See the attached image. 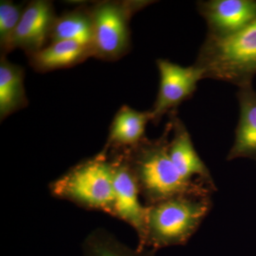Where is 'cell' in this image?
<instances>
[{
  "mask_svg": "<svg viewBox=\"0 0 256 256\" xmlns=\"http://www.w3.org/2000/svg\"><path fill=\"white\" fill-rule=\"evenodd\" d=\"M172 130L170 120L158 139H146L136 148L124 150L146 206L180 195H210L214 191L202 184L186 181L178 172L169 154Z\"/></svg>",
  "mask_w": 256,
  "mask_h": 256,
  "instance_id": "cell-1",
  "label": "cell"
},
{
  "mask_svg": "<svg viewBox=\"0 0 256 256\" xmlns=\"http://www.w3.org/2000/svg\"><path fill=\"white\" fill-rule=\"evenodd\" d=\"M146 235L140 250L186 245L210 214V195H180L146 206Z\"/></svg>",
  "mask_w": 256,
  "mask_h": 256,
  "instance_id": "cell-2",
  "label": "cell"
},
{
  "mask_svg": "<svg viewBox=\"0 0 256 256\" xmlns=\"http://www.w3.org/2000/svg\"><path fill=\"white\" fill-rule=\"evenodd\" d=\"M194 64L203 70L204 78L238 88L252 84L256 76V18L229 36H207Z\"/></svg>",
  "mask_w": 256,
  "mask_h": 256,
  "instance_id": "cell-3",
  "label": "cell"
},
{
  "mask_svg": "<svg viewBox=\"0 0 256 256\" xmlns=\"http://www.w3.org/2000/svg\"><path fill=\"white\" fill-rule=\"evenodd\" d=\"M50 194L84 210L111 214L114 203V173L107 153L76 165L50 184Z\"/></svg>",
  "mask_w": 256,
  "mask_h": 256,
  "instance_id": "cell-4",
  "label": "cell"
},
{
  "mask_svg": "<svg viewBox=\"0 0 256 256\" xmlns=\"http://www.w3.org/2000/svg\"><path fill=\"white\" fill-rule=\"evenodd\" d=\"M146 2H106L99 5L92 15V48L100 56L118 58L128 52L130 44L129 22Z\"/></svg>",
  "mask_w": 256,
  "mask_h": 256,
  "instance_id": "cell-5",
  "label": "cell"
},
{
  "mask_svg": "<svg viewBox=\"0 0 256 256\" xmlns=\"http://www.w3.org/2000/svg\"><path fill=\"white\" fill-rule=\"evenodd\" d=\"M160 86L150 111L152 121L158 124L165 114H176L178 108L196 92L198 82L204 78L203 70L194 64L184 66L166 60H156Z\"/></svg>",
  "mask_w": 256,
  "mask_h": 256,
  "instance_id": "cell-6",
  "label": "cell"
},
{
  "mask_svg": "<svg viewBox=\"0 0 256 256\" xmlns=\"http://www.w3.org/2000/svg\"><path fill=\"white\" fill-rule=\"evenodd\" d=\"M110 160L114 194L110 216L126 222L136 230L140 245L146 235L148 207L141 203L140 191L126 152L114 151Z\"/></svg>",
  "mask_w": 256,
  "mask_h": 256,
  "instance_id": "cell-7",
  "label": "cell"
},
{
  "mask_svg": "<svg viewBox=\"0 0 256 256\" xmlns=\"http://www.w3.org/2000/svg\"><path fill=\"white\" fill-rule=\"evenodd\" d=\"M207 36L224 37L240 31L256 18V0H207L197 2Z\"/></svg>",
  "mask_w": 256,
  "mask_h": 256,
  "instance_id": "cell-8",
  "label": "cell"
},
{
  "mask_svg": "<svg viewBox=\"0 0 256 256\" xmlns=\"http://www.w3.org/2000/svg\"><path fill=\"white\" fill-rule=\"evenodd\" d=\"M170 120L172 130L169 154L175 168L186 181L202 184L214 191L215 184L210 170L195 149L186 126L176 114H170Z\"/></svg>",
  "mask_w": 256,
  "mask_h": 256,
  "instance_id": "cell-9",
  "label": "cell"
},
{
  "mask_svg": "<svg viewBox=\"0 0 256 256\" xmlns=\"http://www.w3.org/2000/svg\"><path fill=\"white\" fill-rule=\"evenodd\" d=\"M53 14L48 2L41 0L30 3L23 10L21 20L6 47H20L36 52L41 50L54 23Z\"/></svg>",
  "mask_w": 256,
  "mask_h": 256,
  "instance_id": "cell-10",
  "label": "cell"
},
{
  "mask_svg": "<svg viewBox=\"0 0 256 256\" xmlns=\"http://www.w3.org/2000/svg\"><path fill=\"white\" fill-rule=\"evenodd\" d=\"M239 118L228 161L248 159L256 162V90L252 84L238 87Z\"/></svg>",
  "mask_w": 256,
  "mask_h": 256,
  "instance_id": "cell-11",
  "label": "cell"
},
{
  "mask_svg": "<svg viewBox=\"0 0 256 256\" xmlns=\"http://www.w3.org/2000/svg\"><path fill=\"white\" fill-rule=\"evenodd\" d=\"M152 121L150 111L134 110L122 106L111 124L107 144L104 151L112 148L114 151L129 150L146 140L148 122Z\"/></svg>",
  "mask_w": 256,
  "mask_h": 256,
  "instance_id": "cell-12",
  "label": "cell"
},
{
  "mask_svg": "<svg viewBox=\"0 0 256 256\" xmlns=\"http://www.w3.org/2000/svg\"><path fill=\"white\" fill-rule=\"evenodd\" d=\"M82 252V256H156V252L150 249H133L102 228L95 229L86 237Z\"/></svg>",
  "mask_w": 256,
  "mask_h": 256,
  "instance_id": "cell-13",
  "label": "cell"
},
{
  "mask_svg": "<svg viewBox=\"0 0 256 256\" xmlns=\"http://www.w3.org/2000/svg\"><path fill=\"white\" fill-rule=\"evenodd\" d=\"M25 102L24 75L18 66L2 60L0 64V116L4 118Z\"/></svg>",
  "mask_w": 256,
  "mask_h": 256,
  "instance_id": "cell-14",
  "label": "cell"
},
{
  "mask_svg": "<svg viewBox=\"0 0 256 256\" xmlns=\"http://www.w3.org/2000/svg\"><path fill=\"white\" fill-rule=\"evenodd\" d=\"M50 33L53 42H74L92 48V16L82 12H74L65 15L54 23Z\"/></svg>",
  "mask_w": 256,
  "mask_h": 256,
  "instance_id": "cell-15",
  "label": "cell"
},
{
  "mask_svg": "<svg viewBox=\"0 0 256 256\" xmlns=\"http://www.w3.org/2000/svg\"><path fill=\"white\" fill-rule=\"evenodd\" d=\"M89 47L74 42H54L36 52L34 62L42 69H54L70 66L82 60Z\"/></svg>",
  "mask_w": 256,
  "mask_h": 256,
  "instance_id": "cell-16",
  "label": "cell"
},
{
  "mask_svg": "<svg viewBox=\"0 0 256 256\" xmlns=\"http://www.w3.org/2000/svg\"><path fill=\"white\" fill-rule=\"evenodd\" d=\"M23 10L18 5L9 1H2L0 4V42L6 46L15 28L18 26Z\"/></svg>",
  "mask_w": 256,
  "mask_h": 256,
  "instance_id": "cell-17",
  "label": "cell"
}]
</instances>
